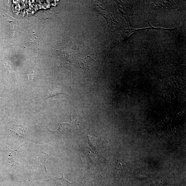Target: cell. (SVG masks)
<instances>
[{"mask_svg":"<svg viewBox=\"0 0 186 186\" xmlns=\"http://www.w3.org/2000/svg\"><path fill=\"white\" fill-rule=\"evenodd\" d=\"M96 10L99 13L103 16L107 21V23L110 26V28L113 30H116V29L118 28L117 25V23L116 20L114 19V17L110 13L108 14L105 10L104 7H103L100 6L99 3H96L95 4Z\"/></svg>","mask_w":186,"mask_h":186,"instance_id":"obj_1","label":"cell"},{"mask_svg":"<svg viewBox=\"0 0 186 186\" xmlns=\"http://www.w3.org/2000/svg\"><path fill=\"white\" fill-rule=\"evenodd\" d=\"M59 94L66 95L69 96V95L65 92L61 87L58 86H54L49 90L48 94L45 99L52 98Z\"/></svg>","mask_w":186,"mask_h":186,"instance_id":"obj_2","label":"cell"},{"mask_svg":"<svg viewBox=\"0 0 186 186\" xmlns=\"http://www.w3.org/2000/svg\"><path fill=\"white\" fill-rule=\"evenodd\" d=\"M12 132L15 135L21 138L24 137L25 131L23 126L18 124H15L12 127Z\"/></svg>","mask_w":186,"mask_h":186,"instance_id":"obj_3","label":"cell"},{"mask_svg":"<svg viewBox=\"0 0 186 186\" xmlns=\"http://www.w3.org/2000/svg\"><path fill=\"white\" fill-rule=\"evenodd\" d=\"M118 3V5L120 12H121L122 15L123 16V17L126 20L127 25H128V26L130 25H131L130 19L129 17L128 13H127V9L125 8L123 5H121L119 3Z\"/></svg>","mask_w":186,"mask_h":186,"instance_id":"obj_4","label":"cell"},{"mask_svg":"<svg viewBox=\"0 0 186 186\" xmlns=\"http://www.w3.org/2000/svg\"><path fill=\"white\" fill-rule=\"evenodd\" d=\"M69 126H70V125L68 123L60 124L59 125L58 131L61 134H63L67 130H68Z\"/></svg>","mask_w":186,"mask_h":186,"instance_id":"obj_5","label":"cell"}]
</instances>
